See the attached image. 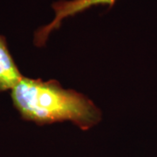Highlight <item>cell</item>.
<instances>
[{
    "label": "cell",
    "mask_w": 157,
    "mask_h": 157,
    "mask_svg": "<svg viewBox=\"0 0 157 157\" xmlns=\"http://www.w3.org/2000/svg\"><path fill=\"white\" fill-rule=\"evenodd\" d=\"M116 0H59L52 4V9L55 12L53 20L42 27L39 28L34 33V45L41 47L44 46L52 32L59 29L62 21L69 17L100 5H107L112 7Z\"/></svg>",
    "instance_id": "2"
},
{
    "label": "cell",
    "mask_w": 157,
    "mask_h": 157,
    "mask_svg": "<svg viewBox=\"0 0 157 157\" xmlns=\"http://www.w3.org/2000/svg\"><path fill=\"white\" fill-rule=\"evenodd\" d=\"M10 93L21 119L38 126L71 121L87 130L101 120V110L90 99L74 90L64 89L54 79L23 76Z\"/></svg>",
    "instance_id": "1"
},
{
    "label": "cell",
    "mask_w": 157,
    "mask_h": 157,
    "mask_svg": "<svg viewBox=\"0 0 157 157\" xmlns=\"http://www.w3.org/2000/svg\"><path fill=\"white\" fill-rule=\"evenodd\" d=\"M22 78V73L8 47L6 38L0 34V93L11 91Z\"/></svg>",
    "instance_id": "3"
}]
</instances>
